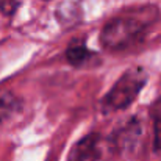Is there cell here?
Instances as JSON below:
<instances>
[{
  "label": "cell",
  "mask_w": 161,
  "mask_h": 161,
  "mask_svg": "<svg viewBox=\"0 0 161 161\" xmlns=\"http://www.w3.org/2000/svg\"><path fill=\"white\" fill-rule=\"evenodd\" d=\"M147 81L144 69L133 67L128 69L111 88V91L102 99V108L105 113H113L127 108L139 94Z\"/></svg>",
  "instance_id": "obj_1"
},
{
  "label": "cell",
  "mask_w": 161,
  "mask_h": 161,
  "mask_svg": "<svg viewBox=\"0 0 161 161\" xmlns=\"http://www.w3.org/2000/svg\"><path fill=\"white\" fill-rule=\"evenodd\" d=\"M147 22L138 16H122L108 22L102 31V44L111 50H122L142 38Z\"/></svg>",
  "instance_id": "obj_2"
},
{
  "label": "cell",
  "mask_w": 161,
  "mask_h": 161,
  "mask_svg": "<svg viewBox=\"0 0 161 161\" xmlns=\"http://www.w3.org/2000/svg\"><path fill=\"white\" fill-rule=\"evenodd\" d=\"M100 157L99 152V138L91 135L83 138L70 152L69 161H97Z\"/></svg>",
  "instance_id": "obj_3"
},
{
  "label": "cell",
  "mask_w": 161,
  "mask_h": 161,
  "mask_svg": "<svg viewBox=\"0 0 161 161\" xmlns=\"http://www.w3.org/2000/svg\"><path fill=\"white\" fill-rule=\"evenodd\" d=\"M20 108V102L9 91H0V124L13 117Z\"/></svg>",
  "instance_id": "obj_4"
},
{
  "label": "cell",
  "mask_w": 161,
  "mask_h": 161,
  "mask_svg": "<svg viewBox=\"0 0 161 161\" xmlns=\"http://www.w3.org/2000/svg\"><path fill=\"white\" fill-rule=\"evenodd\" d=\"M67 61L72 63L74 66H81L85 63H88L92 58V52H89L83 42H74L69 49H67Z\"/></svg>",
  "instance_id": "obj_5"
},
{
  "label": "cell",
  "mask_w": 161,
  "mask_h": 161,
  "mask_svg": "<svg viewBox=\"0 0 161 161\" xmlns=\"http://www.w3.org/2000/svg\"><path fill=\"white\" fill-rule=\"evenodd\" d=\"M150 116L153 122V147L157 152H161V97L150 107Z\"/></svg>",
  "instance_id": "obj_6"
},
{
  "label": "cell",
  "mask_w": 161,
  "mask_h": 161,
  "mask_svg": "<svg viewBox=\"0 0 161 161\" xmlns=\"http://www.w3.org/2000/svg\"><path fill=\"white\" fill-rule=\"evenodd\" d=\"M20 0H0V11L6 16H11L19 8Z\"/></svg>",
  "instance_id": "obj_7"
}]
</instances>
